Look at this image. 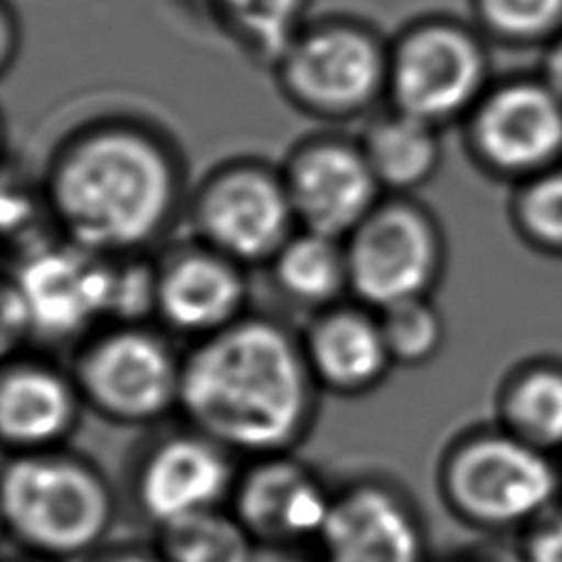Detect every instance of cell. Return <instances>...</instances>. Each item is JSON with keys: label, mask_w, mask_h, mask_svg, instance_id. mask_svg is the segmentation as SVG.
Instances as JSON below:
<instances>
[{"label": "cell", "mask_w": 562, "mask_h": 562, "mask_svg": "<svg viewBox=\"0 0 562 562\" xmlns=\"http://www.w3.org/2000/svg\"><path fill=\"white\" fill-rule=\"evenodd\" d=\"M186 170L183 154L164 128L112 114L59 140L40 190L67 243L102 257H136L186 213Z\"/></svg>", "instance_id": "obj_1"}, {"label": "cell", "mask_w": 562, "mask_h": 562, "mask_svg": "<svg viewBox=\"0 0 562 562\" xmlns=\"http://www.w3.org/2000/svg\"><path fill=\"white\" fill-rule=\"evenodd\" d=\"M318 383L304 340L267 316H243L183 356L180 413L233 454H289L311 429Z\"/></svg>", "instance_id": "obj_2"}, {"label": "cell", "mask_w": 562, "mask_h": 562, "mask_svg": "<svg viewBox=\"0 0 562 562\" xmlns=\"http://www.w3.org/2000/svg\"><path fill=\"white\" fill-rule=\"evenodd\" d=\"M0 498L10 538L30 558L47 562L94 553L116 514L102 471L59 449L13 454Z\"/></svg>", "instance_id": "obj_3"}, {"label": "cell", "mask_w": 562, "mask_h": 562, "mask_svg": "<svg viewBox=\"0 0 562 562\" xmlns=\"http://www.w3.org/2000/svg\"><path fill=\"white\" fill-rule=\"evenodd\" d=\"M390 40L353 15L308 20L274 63L281 97L304 116L348 124L387 102Z\"/></svg>", "instance_id": "obj_4"}, {"label": "cell", "mask_w": 562, "mask_h": 562, "mask_svg": "<svg viewBox=\"0 0 562 562\" xmlns=\"http://www.w3.org/2000/svg\"><path fill=\"white\" fill-rule=\"evenodd\" d=\"M491 59L474 23L425 15L390 40L387 106L445 128L464 122L486 94Z\"/></svg>", "instance_id": "obj_5"}, {"label": "cell", "mask_w": 562, "mask_h": 562, "mask_svg": "<svg viewBox=\"0 0 562 562\" xmlns=\"http://www.w3.org/2000/svg\"><path fill=\"white\" fill-rule=\"evenodd\" d=\"M439 486L457 518L501 530L543 514L558 476L543 451L501 429L459 439L441 461Z\"/></svg>", "instance_id": "obj_6"}, {"label": "cell", "mask_w": 562, "mask_h": 562, "mask_svg": "<svg viewBox=\"0 0 562 562\" xmlns=\"http://www.w3.org/2000/svg\"><path fill=\"white\" fill-rule=\"evenodd\" d=\"M350 294L373 311L429 296L447 267V235L415 195H385L346 239Z\"/></svg>", "instance_id": "obj_7"}, {"label": "cell", "mask_w": 562, "mask_h": 562, "mask_svg": "<svg viewBox=\"0 0 562 562\" xmlns=\"http://www.w3.org/2000/svg\"><path fill=\"white\" fill-rule=\"evenodd\" d=\"M186 217L200 243L237 265H269L299 223L281 166L262 158H229L190 190Z\"/></svg>", "instance_id": "obj_8"}, {"label": "cell", "mask_w": 562, "mask_h": 562, "mask_svg": "<svg viewBox=\"0 0 562 562\" xmlns=\"http://www.w3.org/2000/svg\"><path fill=\"white\" fill-rule=\"evenodd\" d=\"M87 407L116 425H150L180 407L183 358L140 324H114L87 338L75 363Z\"/></svg>", "instance_id": "obj_9"}, {"label": "cell", "mask_w": 562, "mask_h": 562, "mask_svg": "<svg viewBox=\"0 0 562 562\" xmlns=\"http://www.w3.org/2000/svg\"><path fill=\"white\" fill-rule=\"evenodd\" d=\"M8 279L25 301L33 334L45 340L65 344L112 318L114 257L87 252L63 237L18 252Z\"/></svg>", "instance_id": "obj_10"}, {"label": "cell", "mask_w": 562, "mask_h": 562, "mask_svg": "<svg viewBox=\"0 0 562 562\" xmlns=\"http://www.w3.org/2000/svg\"><path fill=\"white\" fill-rule=\"evenodd\" d=\"M281 176L299 227L336 239H346L385 198L360 140L346 134L299 140L281 164Z\"/></svg>", "instance_id": "obj_11"}, {"label": "cell", "mask_w": 562, "mask_h": 562, "mask_svg": "<svg viewBox=\"0 0 562 562\" xmlns=\"http://www.w3.org/2000/svg\"><path fill=\"white\" fill-rule=\"evenodd\" d=\"M471 164L491 176H538L562 146V99L548 85H491L461 122Z\"/></svg>", "instance_id": "obj_12"}, {"label": "cell", "mask_w": 562, "mask_h": 562, "mask_svg": "<svg viewBox=\"0 0 562 562\" xmlns=\"http://www.w3.org/2000/svg\"><path fill=\"white\" fill-rule=\"evenodd\" d=\"M233 451L198 429L156 441L136 469V504L150 524L164 528L188 516L223 508L237 484Z\"/></svg>", "instance_id": "obj_13"}, {"label": "cell", "mask_w": 562, "mask_h": 562, "mask_svg": "<svg viewBox=\"0 0 562 562\" xmlns=\"http://www.w3.org/2000/svg\"><path fill=\"white\" fill-rule=\"evenodd\" d=\"M245 267L200 239L170 247L156 262V316L180 336L207 338L247 308Z\"/></svg>", "instance_id": "obj_14"}, {"label": "cell", "mask_w": 562, "mask_h": 562, "mask_svg": "<svg viewBox=\"0 0 562 562\" xmlns=\"http://www.w3.org/2000/svg\"><path fill=\"white\" fill-rule=\"evenodd\" d=\"M334 496L314 469L289 454L257 457L237 476L233 514L262 548L318 540Z\"/></svg>", "instance_id": "obj_15"}, {"label": "cell", "mask_w": 562, "mask_h": 562, "mask_svg": "<svg viewBox=\"0 0 562 562\" xmlns=\"http://www.w3.org/2000/svg\"><path fill=\"white\" fill-rule=\"evenodd\" d=\"M316 543L321 562H427V538L413 504L375 481L334 496Z\"/></svg>", "instance_id": "obj_16"}, {"label": "cell", "mask_w": 562, "mask_h": 562, "mask_svg": "<svg viewBox=\"0 0 562 562\" xmlns=\"http://www.w3.org/2000/svg\"><path fill=\"white\" fill-rule=\"evenodd\" d=\"M82 407L72 375L43 360H8L0 378V431L13 454L59 449L75 431Z\"/></svg>", "instance_id": "obj_17"}, {"label": "cell", "mask_w": 562, "mask_h": 562, "mask_svg": "<svg viewBox=\"0 0 562 562\" xmlns=\"http://www.w3.org/2000/svg\"><path fill=\"white\" fill-rule=\"evenodd\" d=\"M301 340L318 387L336 395L370 393L383 383L390 366H395L378 311L363 304H336L316 311Z\"/></svg>", "instance_id": "obj_18"}, {"label": "cell", "mask_w": 562, "mask_h": 562, "mask_svg": "<svg viewBox=\"0 0 562 562\" xmlns=\"http://www.w3.org/2000/svg\"><path fill=\"white\" fill-rule=\"evenodd\" d=\"M358 140L385 195H415L445 158L441 128L393 106L370 116Z\"/></svg>", "instance_id": "obj_19"}, {"label": "cell", "mask_w": 562, "mask_h": 562, "mask_svg": "<svg viewBox=\"0 0 562 562\" xmlns=\"http://www.w3.org/2000/svg\"><path fill=\"white\" fill-rule=\"evenodd\" d=\"M281 296L296 306L324 311L350 291L344 239L296 229L267 265Z\"/></svg>", "instance_id": "obj_20"}, {"label": "cell", "mask_w": 562, "mask_h": 562, "mask_svg": "<svg viewBox=\"0 0 562 562\" xmlns=\"http://www.w3.org/2000/svg\"><path fill=\"white\" fill-rule=\"evenodd\" d=\"M217 25L257 63L272 69L308 23L314 0H207Z\"/></svg>", "instance_id": "obj_21"}, {"label": "cell", "mask_w": 562, "mask_h": 562, "mask_svg": "<svg viewBox=\"0 0 562 562\" xmlns=\"http://www.w3.org/2000/svg\"><path fill=\"white\" fill-rule=\"evenodd\" d=\"M166 562H252L259 543L233 510L213 508L158 528Z\"/></svg>", "instance_id": "obj_22"}, {"label": "cell", "mask_w": 562, "mask_h": 562, "mask_svg": "<svg viewBox=\"0 0 562 562\" xmlns=\"http://www.w3.org/2000/svg\"><path fill=\"white\" fill-rule=\"evenodd\" d=\"M504 429L536 449L562 445V373L533 368L516 375L501 397Z\"/></svg>", "instance_id": "obj_23"}, {"label": "cell", "mask_w": 562, "mask_h": 562, "mask_svg": "<svg viewBox=\"0 0 562 562\" xmlns=\"http://www.w3.org/2000/svg\"><path fill=\"white\" fill-rule=\"evenodd\" d=\"M387 353L395 366L417 368L429 363L445 346V318L429 296L400 301L378 311Z\"/></svg>", "instance_id": "obj_24"}, {"label": "cell", "mask_w": 562, "mask_h": 562, "mask_svg": "<svg viewBox=\"0 0 562 562\" xmlns=\"http://www.w3.org/2000/svg\"><path fill=\"white\" fill-rule=\"evenodd\" d=\"M471 23L504 43H524L550 33L562 18V0H469Z\"/></svg>", "instance_id": "obj_25"}, {"label": "cell", "mask_w": 562, "mask_h": 562, "mask_svg": "<svg viewBox=\"0 0 562 562\" xmlns=\"http://www.w3.org/2000/svg\"><path fill=\"white\" fill-rule=\"evenodd\" d=\"M516 220L524 233L546 247H562V170L528 180L516 200Z\"/></svg>", "instance_id": "obj_26"}, {"label": "cell", "mask_w": 562, "mask_h": 562, "mask_svg": "<svg viewBox=\"0 0 562 562\" xmlns=\"http://www.w3.org/2000/svg\"><path fill=\"white\" fill-rule=\"evenodd\" d=\"M27 338H35L33 321H30L25 301L18 294L13 281L5 279V286H3V350H5V356H13Z\"/></svg>", "instance_id": "obj_27"}, {"label": "cell", "mask_w": 562, "mask_h": 562, "mask_svg": "<svg viewBox=\"0 0 562 562\" xmlns=\"http://www.w3.org/2000/svg\"><path fill=\"white\" fill-rule=\"evenodd\" d=\"M528 562H562V518L546 520L526 540Z\"/></svg>", "instance_id": "obj_28"}, {"label": "cell", "mask_w": 562, "mask_h": 562, "mask_svg": "<svg viewBox=\"0 0 562 562\" xmlns=\"http://www.w3.org/2000/svg\"><path fill=\"white\" fill-rule=\"evenodd\" d=\"M20 45V23L13 13V8L5 0L3 5V40H0V57H3V69L8 72L13 67L15 49Z\"/></svg>", "instance_id": "obj_29"}, {"label": "cell", "mask_w": 562, "mask_h": 562, "mask_svg": "<svg viewBox=\"0 0 562 562\" xmlns=\"http://www.w3.org/2000/svg\"><path fill=\"white\" fill-rule=\"evenodd\" d=\"M89 562H166L158 550H140V548H116L97 553Z\"/></svg>", "instance_id": "obj_30"}, {"label": "cell", "mask_w": 562, "mask_h": 562, "mask_svg": "<svg viewBox=\"0 0 562 562\" xmlns=\"http://www.w3.org/2000/svg\"><path fill=\"white\" fill-rule=\"evenodd\" d=\"M548 87L562 99V45L553 49V55L548 57Z\"/></svg>", "instance_id": "obj_31"}, {"label": "cell", "mask_w": 562, "mask_h": 562, "mask_svg": "<svg viewBox=\"0 0 562 562\" xmlns=\"http://www.w3.org/2000/svg\"><path fill=\"white\" fill-rule=\"evenodd\" d=\"M252 562H308V560L299 558L296 553H291V548H262L259 546L257 558Z\"/></svg>", "instance_id": "obj_32"}, {"label": "cell", "mask_w": 562, "mask_h": 562, "mask_svg": "<svg viewBox=\"0 0 562 562\" xmlns=\"http://www.w3.org/2000/svg\"><path fill=\"white\" fill-rule=\"evenodd\" d=\"M13 562H47V560H40V558H23V560H13Z\"/></svg>", "instance_id": "obj_33"}, {"label": "cell", "mask_w": 562, "mask_h": 562, "mask_svg": "<svg viewBox=\"0 0 562 562\" xmlns=\"http://www.w3.org/2000/svg\"><path fill=\"white\" fill-rule=\"evenodd\" d=\"M459 562H479V560H474V558H471V560H459Z\"/></svg>", "instance_id": "obj_34"}]
</instances>
